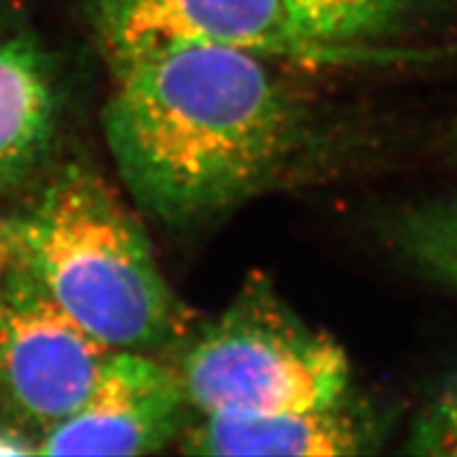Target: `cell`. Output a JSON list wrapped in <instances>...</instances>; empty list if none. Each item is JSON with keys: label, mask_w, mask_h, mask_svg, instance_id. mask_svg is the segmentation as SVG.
Returning <instances> with one entry per match:
<instances>
[{"label": "cell", "mask_w": 457, "mask_h": 457, "mask_svg": "<svg viewBox=\"0 0 457 457\" xmlns=\"http://www.w3.org/2000/svg\"><path fill=\"white\" fill-rule=\"evenodd\" d=\"M112 352L41 286L0 267V409L47 432L83 403Z\"/></svg>", "instance_id": "obj_5"}, {"label": "cell", "mask_w": 457, "mask_h": 457, "mask_svg": "<svg viewBox=\"0 0 457 457\" xmlns=\"http://www.w3.org/2000/svg\"><path fill=\"white\" fill-rule=\"evenodd\" d=\"M0 267L21 271L111 350L163 345L182 322L145 228L94 168L68 163L0 216Z\"/></svg>", "instance_id": "obj_2"}, {"label": "cell", "mask_w": 457, "mask_h": 457, "mask_svg": "<svg viewBox=\"0 0 457 457\" xmlns=\"http://www.w3.org/2000/svg\"><path fill=\"white\" fill-rule=\"evenodd\" d=\"M436 0H284L307 37L335 47L384 49L407 32Z\"/></svg>", "instance_id": "obj_9"}, {"label": "cell", "mask_w": 457, "mask_h": 457, "mask_svg": "<svg viewBox=\"0 0 457 457\" xmlns=\"http://www.w3.org/2000/svg\"><path fill=\"white\" fill-rule=\"evenodd\" d=\"M191 407L176 369L114 350L81 404L41 434V455H146L187 428Z\"/></svg>", "instance_id": "obj_6"}, {"label": "cell", "mask_w": 457, "mask_h": 457, "mask_svg": "<svg viewBox=\"0 0 457 457\" xmlns=\"http://www.w3.org/2000/svg\"><path fill=\"white\" fill-rule=\"evenodd\" d=\"M176 370L199 415L324 407L350 390L343 347L261 278L199 333Z\"/></svg>", "instance_id": "obj_3"}, {"label": "cell", "mask_w": 457, "mask_h": 457, "mask_svg": "<svg viewBox=\"0 0 457 457\" xmlns=\"http://www.w3.org/2000/svg\"><path fill=\"white\" fill-rule=\"evenodd\" d=\"M386 237L415 271L457 293V195L404 205L386 220Z\"/></svg>", "instance_id": "obj_10"}, {"label": "cell", "mask_w": 457, "mask_h": 457, "mask_svg": "<svg viewBox=\"0 0 457 457\" xmlns=\"http://www.w3.org/2000/svg\"><path fill=\"white\" fill-rule=\"evenodd\" d=\"M270 62L188 45L112 71L102 129L146 214L204 225L276 185L305 153L310 112Z\"/></svg>", "instance_id": "obj_1"}, {"label": "cell", "mask_w": 457, "mask_h": 457, "mask_svg": "<svg viewBox=\"0 0 457 457\" xmlns=\"http://www.w3.org/2000/svg\"><path fill=\"white\" fill-rule=\"evenodd\" d=\"M404 451L434 457L457 455V373L443 379L417 411Z\"/></svg>", "instance_id": "obj_11"}, {"label": "cell", "mask_w": 457, "mask_h": 457, "mask_svg": "<svg viewBox=\"0 0 457 457\" xmlns=\"http://www.w3.org/2000/svg\"><path fill=\"white\" fill-rule=\"evenodd\" d=\"M87 13L111 71L188 45L320 66L396 57L387 49L335 47L307 37L284 0H87Z\"/></svg>", "instance_id": "obj_4"}, {"label": "cell", "mask_w": 457, "mask_h": 457, "mask_svg": "<svg viewBox=\"0 0 457 457\" xmlns=\"http://www.w3.org/2000/svg\"><path fill=\"white\" fill-rule=\"evenodd\" d=\"M37 453V447L28 443L26 436L20 432L0 428V455H28Z\"/></svg>", "instance_id": "obj_12"}, {"label": "cell", "mask_w": 457, "mask_h": 457, "mask_svg": "<svg viewBox=\"0 0 457 457\" xmlns=\"http://www.w3.org/2000/svg\"><path fill=\"white\" fill-rule=\"evenodd\" d=\"M55 123L57 94L47 54L26 34H0V195L41 163Z\"/></svg>", "instance_id": "obj_8"}, {"label": "cell", "mask_w": 457, "mask_h": 457, "mask_svg": "<svg viewBox=\"0 0 457 457\" xmlns=\"http://www.w3.org/2000/svg\"><path fill=\"white\" fill-rule=\"evenodd\" d=\"M377 421L347 398L276 413L202 415L180 434L191 455H360L379 443Z\"/></svg>", "instance_id": "obj_7"}]
</instances>
